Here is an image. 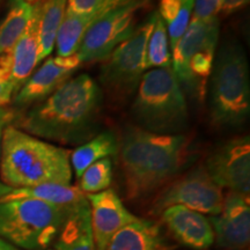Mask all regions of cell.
Returning a JSON list of instances; mask_svg holds the SVG:
<instances>
[{
  "mask_svg": "<svg viewBox=\"0 0 250 250\" xmlns=\"http://www.w3.org/2000/svg\"><path fill=\"white\" fill-rule=\"evenodd\" d=\"M103 94L88 74L70 78L15 118V127L62 145H81L99 133Z\"/></svg>",
  "mask_w": 250,
  "mask_h": 250,
  "instance_id": "1",
  "label": "cell"
},
{
  "mask_svg": "<svg viewBox=\"0 0 250 250\" xmlns=\"http://www.w3.org/2000/svg\"><path fill=\"white\" fill-rule=\"evenodd\" d=\"M18 117V111L14 108L0 107V153H1V142L2 134L6 126L11 125Z\"/></svg>",
  "mask_w": 250,
  "mask_h": 250,
  "instance_id": "30",
  "label": "cell"
},
{
  "mask_svg": "<svg viewBox=\"0 0 250 250\" xmlns=\"http://www.w3.org/2000/svg\"><path fill=\"white\" fill-rule=\"evenodd\" d=\"M27 2H29V4H31V5H34V4H36L37 1H40V0H26Z\"/></svg>",
  "mask_w": 250,
  "mask_h": 250,
  "instance_id": "34",
  "label": "cell"
},
{
  "mask_svg": "<svg viewBox=\"0 0 250 250\" xmlns=\"http://www.w3.org/2000/svg\"><path fill=\"white\" fill-rule=\"evenodd\" d=\"M40 9L39 4H34V12L29 23L19 37L13 49L12 57V81L15 94L23 86L28 78L33 74L36 65L39 64L40 56V36H39Z\"/></svg>",
  "mask_w": 250,
  "mask_h": 250,
  "instance_id": "16",
  "label": "cell"
},
{
  "mask_svg": "<svg viewBox=\"0 0 250 250\" xmlns=\"http://www.w3.org/2000/svg\"><path fill=\"white\" fill-rule=\"evenodd\" d=\"M223 203V189L214 183L204 166H198L166 186L155 197L151 212L160 214L169 206L181 205L213 217L221 212Z\"/></svg>",
  "mask_w": 250,
  "mask_h": 250,
  "instance_id": "9",
  "label": "cell"
},
{
  "mask_svg": "<svg viewBox=\"0 0 250 250\" xmlns=\"http://www.w3.org/2000/svg\"><path fill=\"white\" fill-rule=\"evenodd\" d=\"M204 168L221 189L249 196L250 139L237 137L219 145L206 159Z\"/></svg>",
  "mask_w": 250,
  "mask_h": 250,
  "instance_id": "11",
  "label": "cell"
},
{
  "mask_svg": "<svg viewBox=\"0 0 250 250\" xmlns=\"http://www.w3.org/2000/svg\"><path fill=\"white\" fill-rule=\"evenodd\" d=\"M83 64L77 54L68 57H49L37 71L28 78L23 86L15 94L14 109H26L42 102L51 95L62 83L70 79L72 74Z\"/></svg>",
  "mask_w": 250,
  "mask_h": 250,
  "instance_id": "12",
  "label": "cell"
},
{
  "mask_svg": "<svg viewBox=\"0 0 250 250\" xmlns=\"http://www.w3.org/2000/svg\"><path fill=\"white\" fill-rule=\"evenodd\" d=\"M219 19L190 20L186 33L171 51V70L182 87L205 99L208 80L213 68L219 40Z\"/></svg>",
  "mask_w": 250,
  "mask_h": 250,
  "instance_id": "7",
  "label": "cell"
},
{
  "mask_svg": "<svg viewBox=\"0 0 250 250\" xmlns=\"http://www.w3.org/2000/svg\"><path fill=\"white\" fill-rule=\"evenodd\" d=\"M72 206H58L30 198L1 202L0 237L26 250L48 249Z\"/></svg>",
  "mask_w": 250,
  "mask_h": 250,
  "instance_id": "6",
  "label": "cell"
},
{
  "mask_svg": "<svg viewBox=\"0 0 250 250\" xmlns=\"http://www.w3.org/2000/svg\"><path fill=\"white\" fill-rule=\"evenodd\" d=\"M15 95L12 81L11 51L0 54V107H8Z\"/></svg>",
  "mask_w": 250,
  "mask_h": 250,
  "instance_id": "27",
  "label": "cell"
},
{
  "mask_svg": "<svg viewBox=\"0 0 250 250\" xmlns=\"http://www.w3.org/2000/svg\"><path fill=\"white\" fill-rule=\"evenodd\" d=\"M66 2L67 0H40L37 1L40 9L39 62L44 61L54 51L59 28L65 17Z\"/></svg>",
  "mask_w": 250,
  "mask_h": 250,
  "instance_id": "22",
  "label": "cell"
},
{
  "mask_svg": "<svg viewBox=\"0 0 250 250\" xmlns=\"http://www.w3.org/2000/svg\"><path fill=\"white\" fill-rule=\"evenodd\" d=\"M220 5L221 0H195L191 19L198 21H208L218 18Z\"/></svg>",
  "mask_w": 250,
  "mask_h": 250,
  "instance_id": "28",
  "label": "cell"
},
{
  "mask_svg": "<svg viewBox=\"0 0 250 250\" xmlns=\"http://www.w3.org/2000/svg\"><path fill=\"white\" fill-rule=\"evenodd\" d=\"M149 5V0H133L114 8L94 22L81 40L77 55L81 62H102L134 30L137 14Z\"/></svg>",
  "mask_w": 250,
  "mask_h": 250,
  "instance_id": "10",
  "label": "cell"
},
{
  "mask_svg": "<svg viewBox=\"0 0 250 250\" xmlns=\"http://www.w3.org/2000/svg\"><path fill=\"white\" fill-rule=\"evenodd\" d=\"M79 180V189L85 195L98 193L109 189L112 182L111 159L105 158L90 165Z\"/></svg>",
  "mask_w": 250,
  "mask_h": 250,
  "instance_id": "26",
  "label": "cell"
},
{
  "mask_svg": "<svg viewBox=\"0 0 250 250\" xmlns=\"http://www.w3.org/2000/svg\"><path fill=\"white\" fill-rule=\"evenodd\" d=\"M0 250H19V249H17V247H14L13 245H11V243L5 241L4 239L0 237Z\"/></svg>",
  "mask_w": 250,
  "mask_h": 250,
  "instance_id": "33",
  "label": "cell"
},
{
  "mask_svg": "<svg viewBox=\"0 0 250 250\" xmlns=\"http://www.w3.org/2000/svg\"><path fill=\"white\" fill-rule=\"evenodd\" d=\"M249 4V0H221L220 12L224 15H230L240 9L245 8Z\"/></svg>",
  "mask_w": 250,
  "mask_h": 250,
  "instance_id": "31",
  "label": "cell"
},
{
  "mask_svg": "<svg viewBox=\"0 0 250 250\" xmlns=\"http://www.w3.org/2000/svg\"><path fill=\"white\" fill-rule=\"evenodd\" d=\"M155 17L156 11L134 28L132 34L102 61L100 81L114 100L122 101L130 98L145 73L146 46Z\"/></svg>",
  "mask_w": 250,
  "mask_h": 250,
  "instance_id": "8",
  "label": "cell"
},
{
  "mask_svg": "<svg viewBox=\"0 0 250 250\" xmlns=\"http://www.w3.org/2000/svg\"><path fill=\"white\" fill-rule=\"evenodd\" d=\"M11 191H13V188L6 186V184L0 182V201H1V199L4 198L6 195H8Z\"/></svg>",
  "mask_w": 250,
  "mask_h": 250,
  "instance_id": "32",
  "label": "cell"
},
{
  "mask_svg": "<svg viewBox=\"0 0 250 250\" xmlns=\"http://www.w3.org/2000/svg\"><path fill=\"white\" fill-rule=\"evenodd\" d=\"M105 250H168L160 227L137 218L112 236Z\"/></svg>",
  "mask_w": 250,
  "mask_h": 250,
  "instance_id": "19",
  "label": "cell"
},
{
  "mask_svg": "<svg viewBox=\"0 0 250 250\" xmlns=\"http://www.w3.org/2000/svg\"><path fill=\"white\" fill-rule=\"evenodd\" d=\"M195 0H160L158 13L167 27L170 52L186 33L191 20Z\"/></svg>",
  "mask_w": 250,
  "mask_h": 250,
  "instance_id": "24",
  "label": "cell"
},
{
  "mask_svg": "<svg viewBox=\"0 0 250 250\" xmlns=\"http://www.w3.org/2000/svg\"><path fill=\"white\" fill-rule=\"evenodd\" d=\"M162 223L181 245L190 249L204 250L214 243V232L210 219L181 205L161 212Z\"/></svg>",
  "mask_w": 250,
  "mask_h": 250,
  "instance_id": "15",
  "label": "cell"
},
{
  "mask_svg": "<svg viewBox=\"0 0 250 250\" xmlns=\"http://www.w3.org/2000/svg\"><path fill=\"white\" fill-rule=\"evenodd\" d=\"M51 247L52 250H95L87 197L72 206Z\"/></svg>",
  "mask_w": 250,
  "mask_h": 250,
  "instance_id": "18",
  "label": "cell"
},
{
  "mask_svg": "<svg viewBox=\"0 0 250 250\" xmlns=\"http://www.w3.org/2000/svg\"><path fill=\"white\" fill-rule=\"evenodd\" d=\"M131 112L139 127L149 132L181 134L187 129V100L171 67L153 68L144 73Z\"/></svg>",
  "mask_w": 250,
  "mask_h": 250,
  "instance_id": "5",
  "label": "cell"
},
{
  "mask_svg": "<svg viewBox=\"0 0 250 250\" xmlns=\"http://www.w3.org/2000/svg\"><path fill=\"white\" fill-rule=\"evenodd\" d=\"M214 242L224 249L239 250L250 241L249 196L229 191L224 196L221 212L210 218Z\"/></svg>",
  "mask_w": 250,
  "mask_h": 250,
  "instance_id": "13",
  "label": "cell"
},
{
  "mask_svg": "<svg viewBox=\"0 0 250 250\" xmlns=\"http://www.w3.org/2000/svg\"><path fill=\"white\" fill-rule=\"evenodd\" d=\"M189 137L159 134L126 126L120 140V160L127 199L137 201L166 186L190 156Z\"/></svg>",
  "mask_w": 250,
  "mask_h": 250,
  "instance_id": "2",
  "label": "cell"
},
{
  "mask_svg": "<svg viewBox=\"0 0 250 250\" xmlns=\"http://www.w3.org/2000/svg\"><path fill=\"white\" fill-rule=\"evenodd\" d=\"M4 1H5V0H0V5H1Z\"/></svg>",
  "mask_w": 250,
  "mask_h": 250,
  "instance_id": "35",
  "label": "cell"
},
{
  "mask_svg": "<svg viewBox=\"0 0 250 250\" xmlns=\"http://www.w3.org/2000/svg\"><path fill=\"white\" fill-rule=\"evenodd\" d=\"M104 0H67L65 14L87 15L96 11Z\"/></svg>",
  "mask_w": 250,
  "mask_h": 250,
  "instance_id": "29",
  "label": "cell"
},
{
  "mask_svg": "<svg viewBox=\"0 0 250 250\" xmlns=\"http://www.w3.org/2000/svg\"><path fill=\"white\" fill-rule=\"evenodd\" d=\"M90 208V221L95 250H105L121 228L136 220L112 189L86 195Z\"/></svg>",
  "mask_w": 250,
  "mask_h": 250,
  "instance_id": "14",
  "label": "cell"
},
{
  "mask_svg": "<svg viewBox=\"0 0 250 250\" xmlns=\"http://www.w3.org/2000/svg\"><path fill=\"white\" fill-rule=\"evenodd\" d=\"M133 0H104L100 7L87 15L65 14L56 39V54L58 57L76 55L81 40L94 22L111 9L130 4Z\"/></svg>",
  "mask_w": 250,
  "mask_h": 250,
  "instance_id": "17",
  "label": "cell"
},
{
  "mask_svg": "<svg viewBox=\"0 0 250 250\" xmlns=\"http://www.w3.org/2000/svg\"><path fill=\"white\" fill-rule=\"evenodd\" d=\"M37 199L49 204L58 206H72L85 201L86 195L79 189V187L64 186V184L46 183L28 188H17L0 201L7 202L14 199Z\"/></svg>",
  "mask_w": 250,
  "mask_h": 250,
  "instance_id": "21",
  "label": "cell"
},
{
  "mask_svg": "<svg viewBox=\"0 0 250 250\" xmlns=\"http://www.w3.org/2000/svg\"><path fill=\"white\" fill-rule=\"evenodd\" d=\"M34 5L26 0H8L7 11L0 21V54L9 52L23 34L33 17Z\"/></svg>",
  "mask_w": 250,
  "mask_h": 250,
  "instance_id": "23",
  "label": "cell"
},
{
  "mask_svg": "<svg viewBox=\"0 0 250 250\" xmlns=\"http://www.w3.org/2000/svg\"><path fill=\"white\" fill-rule=\"evenodd\" d=\"M170 55L171 52L167 27L156 11L154 27H153L151 35L148 37L147 46H146V71L153 70V68L170 67Z\"/></svg>",
  "mask_w": 250,
  "mask_h": 250,
  "instance_id": "25",
  "label": "cell"
},
{
  "mask_svg": "<svg viewBox=\"0 0 250 250\" xmlns=\"http://www.w3.org/2000/svg\"><path fill=\"white\" fill-rule=\"evenodd\" d=\"M210 77L211 124L217 129L242 126L250 115L249 65L242 46L225 43L215 55Z\"/></svg>",
  "mask_w": 250,
  "mask_h": 250,
  "instance_id": "4",
  "label": "cell"
},
{
  "mask_svg": "<svg viewBox=\"0 0 250 250\" xmlns=\"http://www.w3.org/2000/svg\"><path fill=\"white\" fill-rule=\"evenodd\" d=\"M70 155L68 149L36 138L11 124L2 134L0 179L13 189L46 183L70 186Z\"/></svg>",
  "mask_w": 250,
  "mask_h": 250,
  "instance_id": "3",
  "label": "cell"
},
{
  "mask_svg": "<svg viewBox=\"0 0 250 250\" xmlns=\"http://www.w3.org/2000/svg\"><path fill=\"white\" fill-rule=\"evenodd\" d=\"M120 140L112 131H103L94 136L88 142L81 144L80 146L71 151L70 162L72 170L79 180L87 168L96 161L109 156L118 154Z\"/></svg>",
  "mask_w": 250,
  "mask_h": 250,
  "instance_id": "20",
  "label": "cell"
}]
</instances>
